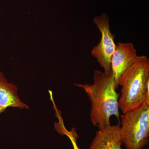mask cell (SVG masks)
<instances>
[{"mask_svg":"<svg viewBox=\"0 0 149 149\" xmlns=\"http://www.w3.org/2000/svg\"><path fill=\"white\" fill-rule=\"evenodd\" d=\"M123 145L120 125H110L97 130L89 149H122Z\"/></svg>","mask_w":149,"mask_h":149,"instance_id":"cell-6","label":"cell"},{"mask_svg":"<svg viewBox=\"0 0 149 149\" xmlns=\"http://www.w3.org/2000/svg\"><path fill=\"white\" fill-rule=\"evenodd\" d=\"M118 85L122 88L118 106L123 113L144 102L149 105V60L146 56H138L120 77Z\"/></svg>","mask_w":149,"mask_h":149,"instance_id":"cell-2","label":"cell"},{"mask_svg":"<svg viewBox=\"0 0 149 149\" xmlns=\"http://www.w3.org/2000/svg\"><path fill=\"white\" fill-rule=\"evenodd\" d=\"M94 23L101 34V39L94 47L91 54L95 58L100 66L104 70L107 76L112 75L111 59L116 45L114 42L115 36L112 34L109 27V19L104 14L93 18Z\"/></svg>","mask_w":149,"mask_h":149,"instance_id":"cell-4","label":"cell"},{"mask_svg":"<svg viewBox=\"0 0 149 149\" xmlns=\"http://www.w3.org/2000/svg\"><path fill=\"white\" fill-rule=\"evenodd\" d=\"M120 130L126 149H142L149 144V105L120 115Z\"/></svg>","mask_w":149,"mask_h":149,"instance_id":"cell-3","label":"cell"},{"mask_svg":"<svg viewBox=\"0 0 149 149\" xmlns=\"http://www.w3.org/2000/svg\"><path fill=\"white\" fill-rule=\"evenodd\" d=\"M55 129L62 136L65 135L69 138L73 146V149H80L76 143L78 136L76 133L75 128H72L70 131H68L64 127L63 121H61L59 122L56 125Z\"/></svg>","mask_w":149,"mask_h":149,"instance_id":"cell-8","label":"cell"},{"mask_svg":"<svg viewBox=\"0 0 149 149\" xmlns=\"http://www.w3.org/2000/svg\"><path fill=\"white\" fill-rule=\"evenodd\" d=\"M88 95L91 103V120L98 129L111 125L110 119L115 116L120 123L118 97L112 75L107 76L104 72L94 71L92 84H76Z\"/></svg>","mask_w":149,"mask_h":149,"instance_id":"cell-1","label":"cell"},{"mask_svg":"<svg viewBox=\"0 0 149 149\" xmlns=\"http://www.w3.org/2000/svg\"><path fill=\"white\" fill-rule=\"evenodd\" d=\"M138 57L133 43L119 42L116 45L111 59L112 76L116 89L120 77Z\"/></svg>","mask_w":149,"mask_h":149,"instance_id":"cell-5","label":"cell"},{"mask_svg":"<svg viewBox=\"0 0 149 149\" xmlns=\"http://www.w3.org/2000/svg\"><path fill=\"white\" fill-rule=\"evenodd\" d=\"M9 107L21 109H29L19 99L17 86L8 83L3 74L0 72V115Z\"/></svg>","mask_w":149,"mask_h":149,"instance_id":"cell-7","label":"cell"}]
</instances>
